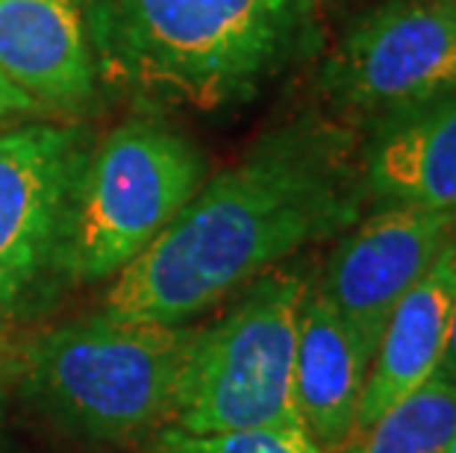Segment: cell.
<instances>
[{
    "instance_id": "obj_12",
    "label": "cell",
    "mask_w": 456,
    "mask_h": 453,
    "mask_svg": "<svg viewBox=\"0 0 456 453\" xmlns=\"http://www.w3.org/2000/svg\"><path fill=\"white\" fill-rule=\"evenodd\" d=\"M365 380L368 362L313 279L297 318L295 407L300 427L322 450L345 453L356 439Z\"/></svg>"
},
{
    "instance_id": "obj_10",
    "label": "cell",
    "mask_w": 456,
    "mask_h": 453,
    "mask_svg": "<svg viewBox=\"0 0 456 453\" xmlns=\"http://www.w3.org/2000/svg\"><path fill=\"white\" fill-rule=\"evenodd\" d=\"M362 180L374 206L456 212V92L365 124Z\"/></svg>"
},
{
    "instance_id": "obj_14",
    "label": "cell",
    "mask_w": 456,
    "mask_h": 453,
    "mask_svg": "<svg viewBox=\"0 0 456 453\" xmlns=\"http://www.w3.org/2000/svg\"><path fill=\"white\" fill-rule=\"evenodd\" d=\"M151 453H327L306 436L304 430L286 427H256L230 433H183L159 427L153 433Z\"/></svg>"
},
{
    "instance_id": "obj_13",
    "label": "cell",
    "mask_w": 456,
    "mask_h": 453,
    "mask_svg": "<svg viewBox=\"0 0 456 453\" xmlns=\"http://www.w3.org/2000/svg\"><path fill=\"white\" fill-rule=\"evenodd\" d=\"M456 439V385L433 374L410 398L356 433L345 453H448Z\"/></svg>"
},
{
    "instance_id": "obj_16",
    "label": "cell",
    "mask_w": 456,
    "mask_h": 453,
    "mask_svg": "<svg viewBox=\"0 0 456 453\" xmlns=\"http://www.w3.org/2000/svg\"><path fill=\"white\" fill-rule=\"evenodd\" d=\"M322 4L324 12L330 15H338V18H354L356 12H362V9H371L377 4H383V0H318Z\"/></svg>"
},
{
    "instance_id": "obj_20",
    "label": "cell",
    "mask_w": 456,
    "mask_h": 453,
    "mask_svg": "<svg viewBox=\"0 0 456 453\" xmlns=\"http://www.w3.org/2000/svg\"><path fill=\"white\" fill-rule=\"evenodd\" d=\"M448 453H456V439H453V445H451V450Z\"/></svg>"
},
{
    "instance_id": "obj_19",
    "label": "cell",
    "mask_w": 456,
    "mask_h": 453,
    "mask_svg": "<svg viewBox=\"0 0 456 453\" xmlns=\"http://www.w3.org/2000/svg\"><path fill=\"white\" fill-rule=\"evenodd\" d=\"M439 4H442V6L448 9V12H451V15L456 18V0H439Z\"/></svg>"
},
{
    "instance_id": "obj_5",
    "label": "cell",
    "mask_w": 456,
    "mask_h": 453,
    "mask_svg": "<svg viewBox=\"0 0 456 453\" xmlns=\"http://www.w3.org/2000/svg\"><path fill=\"white\" fill-rule=\"evenodd\" d=\"M207 153L165 121L130 118L92 144L77 177L60 277L115 279L207 182Z\"/></svg>"
},
{
    "instance_id": "obj_18",
    "label": "cell",
    "mask_w": 456,
    "mask_h": 453,
    "mask_svg": "<svg viewBox=\"0 0 456 453\" xmlns=\"http://www.w3.org/2000/svg\"><path fill=\"white\" fill-rule=\"evenodd\" d=\"M12 371H15V356L9 351V339H6L4 327H0V394H4V383L9 380Z\"/></svg>"
},
{
    "instance_id": "obj_1",
    "label": "cell",
    "mask_w": 456,
    "mask_h": 453,
    "mask_svg": "<svg viewBox=\"0 0 456 453\" xmlns=\"http://www.w3.org/2000/svg\"><path fill=\"white\" fill-rule=\"evenodd\" d=\"M362 133L327 115L277 124L209 177L144 254L112 279L103 310L153 324L191 318L297 250L362 218Z\"/></svg>"
},
{
    "instance_id": "obj_21",
    "label": "cell",
    "mask_w": 456,
    "mask_h": 453,
    "mask_svg": "<svg viewBox=\"0 0 456 453\" xmlns=\"http://www.w3.org/2000/svg\"><path fill=\"white\" fill-rule=\"evenodd\" d=\"M0 398H4V394H0Z\"/></svg>"
},
{
    "instance_id": "obj_15",
    "label": "cell",
    "mask_w": 456,
    "mask_h": 453,
    "mask_svg": "<svg viewBox=\"0 0 456 453\" xmlns=\"http://www.w3.org/2000/svg\"><path fill=\"white\" fill-rule=\"evenodd\" d=\"M36 112H38V106L0 74V124L15 118V115H36Z\"/></svg>"
},
{
    "instance_id": "obj_6",
    "label": "cell",
    "mask_w": 456,
    "mask_h": 453,
    "mask_svg": "<svg viewBox=\"0 0 456 453\" xmlns=\"http://www.w3.org/2000/svg\"><path fill=\"white\" fill-rule=\"evenodd\" d=\"M318 89L347 124L456 92V18L439 0H383L347 18Z\"/></svg>"
},
{
    "instance_id": "obj_17",
    "label": "cell",
    "mask_w": 456,
    "mask_h": 453,
    "mask_svg": "<svg viewBox=\"0 0 456 453\" xmlns=\"http://www.w3.org/2000/svg\"><path fill=\"white\" fill-rule=\"evenodd\" d=\"M436 374L456 385V312H453V324H451V336H448V348H444L442 365Z\"/></svg>"
},
{
    "instance_id": "obj_8",
    "label": "cell",
    "mask_w": 456,
    "mask_h": 453,
    "mask_svg": "<svg viewBox=\"0 0 456 453\" xmlns=\"http://www.w3.org/2000/svg\"><path fill=\"white\" fill-rule=\"evenodd\" d=\"M453 236L456 212L397 204L374 206L342 233L315 286L351 330L368 368L395 306Z\"/></svg>"
},
{
    "instance_id": "obj_9",
    "label": "cell",
    "mask_w": 456,
    "mask_h": 453,
    "mask_svg": "<svg viewBox=\"0 0 456 453\" xmlns=\"http://www.w3.org/2000/svg\"><path fill=\"white\" fill-rule=\"evenodd\" d=\"M0 74L38 112L86 109L98 65L83 0H0Z\"/></svg>"
},
{
    "instance_id": "obj_11",
    "label": "cell",
    "mask_w": 456,
    "mask_h": 453,
    "mask_svg": "<svg viewBox=\"0 0 456 453\" xmlns=\"http://www.w3.org/2000/svg\"><path fill=\"white\" fill-rule=\"evenodd\" d=\"M456 312V236L415 283L380 336L362 389L356 433L410 398L442 365Z\"/></svg>"
},
{
    "instance_id": "obj_3",
    "label": "cell",
    "mask_w": 456,
    "mask_h": 453,
    "mask_svg": "<svg viewBox=\"0 0 456 453\" xmlns=\"http://www.w3.org/2000/svg\"><path fill=\"white\" fill-rule=\"evenodd\" d=\"M195 327L98 312L53 327L15 362L42 416L94 445H130L165 427Z\"/></svg>"
},
{
    "instance_id": "obj_7",
    "label": "cell",
    "mask_w": 456,
    "mask_h": 453,
    "mask_svg": "<svg viewBox=\"0 0 456 453\" xmlns=\"http://www.w3.org/2000/svg\"><path fill=\"white\" fill-rule=\"evenodd\" d=\"M92 144L83 124L33 121L0 133V315L60 277L68 212Z\"/></svg>"
},
{
    "instance_id": "obj_2",
    "label": "cell",
    "mask_w": 456,
    "mask_h": 453,
    "mask_svg": "<svg viewBox=\"0 0 456 453\" xmlns=\"http://www.w3.org/2000/svg\"><path fill=\"white\" fill-rule=\"evenodd\" d=\"M106 44L144 98L216 112L256 101L324 44L318 0H110Z\"/></svg>"
},
{
    "instance_id": "obj_4",
    "label": "cell",
    "mask_w": 456,
    "mask_h": 453,
    "mask_svg": "<svg viewBox=\"0 0 456 453\" xmlns=\"http://www.w3.org/2000/svg\"><path fill=\"white\" fill-rule=\"evenodd\" d=\"M313 277L271 268L245 286L224 315L195 327L174 383L165 427L230 433L256 427L304 430L295 407L297 318Z\"/></svg>"
}]
</instances>
